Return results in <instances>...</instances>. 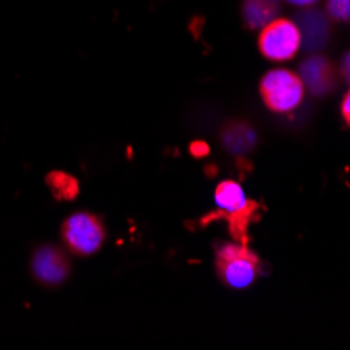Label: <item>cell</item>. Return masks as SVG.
I'll return each instance as SVG.
<instances>
[{
	"label": "cell",
	"instance_id": "6da1fadb",
	"mask_svg": "<svg viewBox=\"0 0 350 350\" xmlns=\"http://www.w3.org/2000/svg\"><path fill=\"white\" fill-rule=\"evenodd\" d=\"M260 97L275 113L294 111L304 99V82L290 70H273L260 82Z\"/></svg>",
	"mask_w": 350,
	"mask_h": 350
},
{
	"label": "cell",
	"instance_id": "7a4b0ae2",
	"mask_svg": "<svg viewBox=\"0 0 350 350\" xmlns=\"http://www.w3.org/2000/svg\"><path fill=\"white\" fill-rule=\"evenodd\" d=\"M300 44H302L300 27L294 21L283 17H275L273 21H269L258 36V49L262 57L277 63L294 59L300 51Z\"/></svg>",
	"mask_w": 350,
	"mask_h": 350
},
{
	"label": "cell",
	"instance_id": "3957f363",
	"mask_svg": "<svg viewBox=\"0 0 350 350\" xmlns=\"http://www.w3.org/2000/svg\"><path fill=\"white\" fill-rule=\"evenodd\" d=\"M216 271L231 288H247L256 279L258 273V258L245 245L227 243L216 254Z\"/></svg>",
	"mask_w": 350,
	"mask_h": 350
},
{
	"label": "cell",
	"instance_id": "277c9868",
	"mask_svg": "<svg viewBox=\"0 0 350 350\" xmlns=\"http://www.w3.org/2000/svg\"><path fill=\"white\" fill-rule=\"evenodd\" d=\"M63 241L80 256L94 254L105 241V229L97 216L88 212H78L63 222Z\"/></svg>",
	"mask_w": 350,
	"mask_h": 350
},
{
	"label": "cell",
	"instance_id": "5b68a950",
	"mask_svg": "<svg viewBox=\"0 0 350 350\" xmlns=\"http://www.w3.org/2000/svg\"><path fill=\"white\" fill-rule=\"evenodd\" d=\"M31 271H34L36 279L49 285H57L66 281L70 275V265L63 258V254L55 247H42L36 252L34 260H31Z\"/></svg>",
	"mask_w": 350,
	"mask_h": 350
},
{
	"label": "cell",
	"instance_id": "8992f818",
	"mask_svg": "<svg viewBox=\"0 0 350 350\" xmlns=\"http://www.w3.org/2000/svg\"><path fill=\"white\" fill-rule=\"evenodd\" d=\"M214 202L220 210H225L227 214H233V216L245 214V210H250V204L245 200L243 189L235 180H222L216 187Z\"/></svg>",
	"mask_w": 350,
	"mask_h": 350
},
{
	"label": "cell",
	"instance_id": "52a82bcc",
	"mask_svg": "<svg viewBox=\"0 0 350 350\" xmlns=\"http://www.w3.org/2000/svg\"><path fill=\"white\" fill-rule=\"evenodd\" d=\"M277 15V0H245L243 17L250 27H265Z\"/></svg>",
	"mask_w": 350,
	"mask_h": 350
},
{
	"label": "cell",
	"instance_id": "ba28073f",
	"mask_svg": "<svg viewBox=\"0 0 350 350\" xmlns=\"http://www.w3.org/2000/svg\"><path fill=\"white\" fill-rule=\"evenodd\" d=\"M46 185L51 189V193L61 200V202H70L78 196V180L72 174L66 172H51L46 176Z\"/></svg>",
	"mask_w": 350,
	"mask_h": 350
},
{
	"label": "cell",
	"instance_id": "9c48e42d",
	"mask_svg": "<svg viewBox=\"0 0 350 350\" xmlns=\"http://www.w3.org/2000/svg\"><path fill=\"white\" fill-rule=\"evenodd\" d=\"M310 63H312V68L317 72L312 74L308 68H304L302 70V82L308 84L314 92H325L334 82L332 80V70L327 68V63L323 59H310Z\"/></svg>",
	"mask_w": 350,
	"mask_h": 350
},
{
	"label": "cell",
	"instance_id": "30bf717a",
	"mask_svg": "<svg viewBox=\"0 0 350 350\" xmlns=\"http://www.w3.org/2000/svg\"><path fill=\"white\" fill-rule=\"evenodd\" d=\"M327 11L338 19H350V0H327Z\"/></svg>",
	"mask_w": 350,
	"mask_h": 350
},
{
	"label": "cell",
	"instance_id": "8fae6325",
	"mask_svg": "<svg viewBox=\"0 0 350 350\" xmlns=\"http://www.w3.org/2000/svg\"><path fill=\"white\" fill-rule=\"evenodd\" d=\"M342 118L350 126V90H348V94H346L344 101H342Z\"/></svg>",
	"mask_w": 350,
	"mask_h": 350
},
{
	"label": "cell",
	"instance_id": "7c38bea8",
	"mask_svg": "<svg viewBox=\"0 0 350 350\" xmlns=\"http://www.w3.org/2000/svg\"><path fill=\"white\" fill-rule=\"evenodd\" d=\"M342 76L350 82V53L344 57V61H342Z\"/></svg>",
	"mask_w": 350,
	"mask_h": 350
},
{
	"label": "cell",
	"instance_id": "4fadbf2b",
	"mask_svg": "<svg viewBox=\"0 0 350 350\" xmlns=\"http://www.w3.org/2000/svg\"><path fill=\"white\" fill-rule=\"evenodd\" d=\"M288 3L296 5V7H310L314 3H319V0H288Z\"/></svg>",
	"mask_w": 350,
	"mask_h": 350
}]
</instances>
